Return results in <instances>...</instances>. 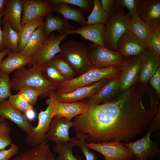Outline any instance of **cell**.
Returning a JSON list of instances; mask_svg holds the SVG:
<instances>
[{"label": "cell", "instance_id": "34", "mask_svg": "<svg viewBox=\"0 0 160 160\" xmlns=\"http://www.w3.org/2000/svg\"><path fill=\"white\" fill-rule=\"evenodd\" d=\"M52 6L59 4H71L77 6L84 12L92 11L93 5L91 0H49Z\"/></svg>", "mask_w": 160, "mask_h": 160}, {"label": "cell", "instance_id": "50", "mask_svg": "<svg viewBox=\"0 0 160 160\" xmlns=\"http://www.w3.org/2000/svg\"><path fill=\"white\" fill-rule=\"evenodd\" d=\"M49 159L50 160H55L54 155L51 150L49 153Z\"/></svg>", "mask_w": 160, "mask_h": 160}, {"label": "cell", "instance_id": "43", "mask_svg": "<svg viewBox=\"0 0 160 160\" xmlns=\"http://www.w3.org/2000/svg\"><path fill=\"white\" fill-rule=\"evenodd\" d=\"M8 149H3L0 151V160H9L12 156L16 155L19 147L16 145L12 143Z\"/></svg>", "mask_w": 160, "mask_h": 160}, {"label": "cell", "instance_id": "52", "mask_svg": "<svg viewBox=\"0 0 160 160\" xmlns=\"http://www.w3.org/2000/svg\"><path fill=\"white\" fill-rule=\"evenodd\" d=\"M150 160H154V158H152L151 159H150Z\"/></svg>", "mask_w": 160, "mask_h": 160}, {"label": "cell", "instance_id": "28", "mask_svg": "<svg viewBox=\"0 0 160 160\" xmlns=\"http://www.w3.org/2000/svg\"><path fill=\"white\" fill-rule=\"evenodd\" d=\"M47 39L42 26H41L35 30L25 47L19 53L25 56L33 57Z\"/></svg>", "mask_w": 160, "mask_h": 160}, {"label": "cell", "instance_id": "20", "mask_svg": "<svg viewBox=\"0 0 160 160\" xmlns=\"http://www.w3.org/2000/svg\"><path fill=\"white\" fill-rule=\"evenodd\" d=\"M0 117L11 121L26 134L33 127L25 114L14 108L6 100L0 102Z\"/></svg>", "mask_w": 160, "mask_h": 160}, {"label": "cell", "instance_id": "2", "mask_svg": "<svg viewBox=\"0 0 160 160\" xmlns=\"http://www.w3.org/2000/svg\"><path fill=\"white\" fill-rule=\"evenodd\" d=\"M121 67L111 66L105 68L93 66L82 75L66 80L57 87L55 94H64L100 80L120 76Z\"/></svg>", "mask_w": 160, "mask_h": 160}, {"label": "cell", "instance_id": "32", "mask_svg": "<svg viewBox=\"0 0 160 160\" xmlns=\"http://www.w3.org/2000/svg\"><path fill=\"white\" fill-rule=\"evenodd\" d=\"M74 146L70 141L56 144L52 148L53 151L57 154L55 160H81L80 156L74 155L73 150Z\"/></svg>", "mask_w": 160, "mask_h": 160}, {"label": "cell", "instance_id": "49", "mask_svg": "<svg viewBox=\"0 0 160 160\" xmlns=\"http://www.w3.org/2000/svg\"><path fill=\"white\" fill-rule=\"evenodd\" d=\"M10 51L9 49L6 48L0 52V65L4 57L7 55Z\"/></svg>", "mask_w": 160, "mask_h": 160}, {"label": "cell", "instance_id": "17", "mask_svg": "<svg viewBox=\"0 0 160 160\" xmlns=\"http://www.w3.org/2000/svg\"><path fill=\"white\" fill-rule=\"evenodd\" d=\"M140 64L137 80L140 83L146 84L160 66V56L148 49L139 56Z\"/></svg>", "mask_w": 160, "mask_h": 160}, {"label": "cell", "instance_id": "9", "mask_svg": "<svg viewBox=\"0 0 160 160\" xmlns=\"http://www.w3.org/2000/svg\"><path fill=\"white\" fill-rule=\"evenodd\" d=\"M44 111H41L38 116V123L36 126L27 134L25 140L26 143L32 147L45 142L48 141L46 135L51 121L55 116V111L50 105Z\"/></svg>", "mask_w": 160, "mask_h": 160}, {"label": "cell", "instance_id": "35", "mask_svg": "<svg viewBox=\"0 0 160 160\" xmlns=\"http://www.w3.org/2000/svg\"><path fill=\"white\" fill-rule=\"evenodd\" d=\"M151 31L148 40V49L160 56V26L151 28Z\"/></svg>", "mask_w": 160, "mask_h": 160}, {"label": "cell", "instance_id": "31", "mask_svg": "<svg viewBox=\"0 0 160 160\" xmlns=\"http://www.w3.org/2000/svg\"><path fill=\"white\" fill-rule=\"evenodd\" d=\"M93 5L90 14L86 20L87 25L102 24L105 25L111 14L105 12L102 7L100 0H93Z\"/></svg>", "mask_w": 160, "mask_h": 160}, {"label": "cell", "instance_id": "44", "mask_svg": "<svg viewBox=\"0 0 160 160\" xmlns=\"http://www.w3.org/2000/svg\"><path fill=\"white\" fill-rule=\"evenodd\" d=\"M150 85L159 97L160 95V67L149 81Z\"/></svg>", "mask_w": 160, "mask_h": 160}, {"label": "cell", "instance_id": "42", "mask_svg": "<svg viewBox=\"0 0 160 160\" xmlns=\"http://www.w3.org/2000/svg\"><path fill=\"white\" fill-rule=\"evenodd\" d=\"M74 146H79L83 153L86 160H96L97 157L93 153L89 150V148L85 145L86 142L83 140H77L75 137L72 138L70 141Z\"/></svg>", "mask_w": 160, "mask_h": 160}, {"label": "cell", "instance_id": "38", "mask_svg": "<svg viewBox=\"0 0 160 160\" xmlns=\"http://www.w3.org/2000/svg\"><path fill=\"white\" fill-rule=\"evenodd\" d=\"M11 131V126L5 119L0 122V151L13 143L10 136Z\"/></svg>", "mask_w": 160, "mask_h": 160}, {"label": "cell", "instance_id": "16", "mask_svg": "<svg viewBox=\"0 0 160 160\" xmlns=\"http://www.w3.org/2000/svg\"><path fill=\"white\" fill-rule=\"evenodd\" d=\"M138 14L151 28L160 26V0H139Z\"/></svg>", "mask_w": 160, "mask_h": 160}, {"label": "cell", "instance_id": "53", "mask_svg": "<svg viewBox=\"0 0 160 160\" xmlns=\"http://www.w3.org/2000/svg\"><path fill=\"white\" fill-rule=\"evenodd\" d=\"M2 51V50H1L0 49V52Z\"/></svg>", "mask_w": 160, "mask_h": 160}, {"label": "cell", "instance_id": "19", "mask_svg": "<svg viewBox=\"0 0 160 160\" xmlns=\"http://www.w3.org/2000/svg\"><path fill=\"white\" fill-rule=\"evenodd\" d=\"M66 32L68 35L72 34L79 35L83 38L90 41L92 43L106 47L104 24L87 25L67 31Z\"/></svg>", "mask_w": 160, "mask_h": 160}, {"label": "cell", "instance_id": "36", "mask_svg": "<svg viewBox=\"0 0 160 160\" xmlns=\"http://www.w3.org/2000/svg\"><path fill=\"white\" fill-rule=\"evenodd\" d=\"M50 62L58 69L66 80L71 79L74 75V71L72 67L60 57L55 56Z\"/></svg>", "mask_w": 160, "mask_h": 160}, {"label": "cell", "instance_id": "47", "mask_svg": "<svg viewBox=\"0 0 160 160\" xmlns=\"http://www.w3.org/2000/svg\"><path fill=\"white\" fill-rule=\"evenodd\" d=\"M28 120H32L36 117V113L33 109L27 111L24 114Z\"/></svg>", "mask_w": 160, "mask_h": 160}, {"label": "cell", "instance_id": "37", "mask_svg": "<svg viewBox=\"0 0 160 160\" xmlns=\"http://www.w3.org/2000/svg\"><path fill=\"white\" fill-rule=\"evenodd\" d=\"M18 91L19 95L33 106L36 104L39 97L43 94L41 90L30 87L22 88Z\"/></svg>", "mask_w": 160, "mask_h": 160}, {"label": "cell", "instance_id": "21", "mask_svg": "<svg viewBox=\"0 0 160 160\" xmlns=\"http://www.w3.org/2000/svg\"><path fill=\"white\" fill-rule=\"evenodd\" d=\"M119 76L111 79L96 94L89 97L88 105H97L108 102L119 94L120 90Z\"/></svg>", "mask_w": 160, "mask_h": 160}, {"label": "cell", "instance_id": "1", "mask_svg": "<svg viewBox=\"0 0 160 160\" xmlns=\"http://www.w3.org/2000/svg\"><path fill=\"white\" fill-rule=\"evenodd\" d=\"M154 91L140 83L108 102L88 105L87 111L74 119L76 137L86 143L128 142L147 132L160 110V107L145 105Z\"/></svg>", "mask_w": 160, "mask_h": 160}, {"label": "cell", "instance_id": "15", "mask_svg": "<svg viewBox=\"0 0 160 160\" xmlns=\"http://www.w3.org/2000/svg\"><path fill=\"white\" fill-rule=\"evenodd\" d=\"M111 79H103L91 84L78 88L68 93L55 94L56 100L64 102H74L89 98L98 91Z\"/></svg>", "mask_w": 160, "mask_h": 160}, {"label": "cell", "instance_id": "10", "mask_svg": "<svg viewBox=\"0 0 160 160\" xmlns=\"http://www.w3.org/2000/svg\"><path fill=\"white\" fill-rule=\"evenodd\" d=\"M49 94V98L46 100V103L54 109L55 116L56 117L63 118L71 121L73 118L85 113L88 109V105L85 102H60L55 99L54 91H50Z\"/></svg>", "mask_w": 160, "mask_h": 160}, {"label": "cell", "instance_id": "7", "mask_svg": "<svg viewBox=\"0 0 160 160\" xmlns=\"http://www.w3.org/2000/svg\"><path fill=\"white\" fill-rule=\"evenodd\" d=\"M68 35L66 32L57 36L52 33L27 65L29 68L35 64L42 66L50 62L60 53V43Z\"/></svg>", "mask_w": 160, "mask_h": 160}, {"label": "cell", "instance_id": "30", "mask_svg": "<svg viewBox=\"0 0 160 160\" xmlns=\"http://www.w3.org/2000/svg\"><path fill=\"white\" fill-rule=\"evenodd\" d=\"M44 18V17L38 18L22 25L18 32L19 37V52L25 47L35 30L42 25Z\"/></svg>", "mask_w": 160, "mask_h": 160}, {"label": "cell", "instance_id": "24", "mask_svg": "<svg viewBox=\"0 0 160 160\" xmlns=\"http://www.w3.org/2000/svg\"><path fill=\"white\" fill-rule=\"evenodd\" d=\"M7 55V57L3 60L1 63L0 71L8 74L15 70L25 67L32 58L11 51Z\"/></svg>", "mask_w": 160, "mask_h": 160}, {"label": "cell", "instance_id": "51", "mask_svg": "<svg viewBox=\"0 0 160 160\" xmlns=\"http://www.w3.org/2000/svg\"><path fill=\"white\" fill-rule=\"evenodd\" d=\"M4 119L0 117V122L3 121Z\"/></svg>", "mask_w": 160, "mask_h": 160}, {"label": "cell", "instance_id": "45", "mask_svg": "<svg viewBox=\"0 0 160 160\" xmlns=\"http://www.w3.org/2000/svg\"><path fill=\"white\" fill-rule=\"evenodd\" d=\"M102 7L104 10L111 14L114 9V0H101Z\"/></svg>", "mask_w": 160, "mask_h": 160}, {"label": "cell", "instance_id": "12", "mask_svg": "<svg viewBox=\"0 0 160 160\" xmlns=\"http://www.w3.org/2000/svg\"><path fill=\"white\" fill-rule=\"evenodd\" d=\"M23 11L21 25L52 12L49 0H22Z\"/></svg>", "mask_w": 160, "mask_h": 160}, {"label": "cell", "instance_id": "6", "mask_svg": "<svg viewBox=\"0 0 160 160\" xmlns=\"http://www.w3.org/2000/svg\"><path fill=\"white\" fill-rule=\"evenodd\" d=\"M155 128L153 121L146 134L141 138L134 142L123 143L133 155V160H148L160 157V139L153 140L150 139L151 135L154 132Z\"/></svg>", "mask_w": 160, "mask_h": 160}, {"label": "cell", "instance_id": "13", "mask_svg": "<svg viewBox=\"0 0 160 160\" xmlns=\"http://www.w3.org/2000/svg\"><path fill=\"white\" fill-rule=\"evenodd\" d=\"M140 64L139 56H132L124 58L121 67L119 76L121 91L126 90L135 85L137 80Z\"/></svg>", "mask_w": 160, "mask_h": 160}, {"label": "cell", "instance_id": "18", "mask_svg": "<svg viewBox=\"0 0 160 160\" xmlns=\"http://www.w3.org/2000/svg\"><path fill=\"white\" fill-rule=\"evenodd\" d=\"M148 49L145 45L140 41L127 30L121 36L117 44V52L124 58L140 56Z\"/></svg>", "mask_w": 160, "mask_h": 160}, {"label": "cell", "instance_id": "11", "mask_svg": "<svg viewBox=\"0 0 160 160\" xmlns=\"http://www.w3.org/2000/svg\"><path fill=\"white\" fill-rule=\"evenodd\" d=\"M89 47L91 60L94 66L101 68L122 66L124 58L117 52L92 43Z\"/></svg>", "mask_w": 160, "mask_h": 160}, {"label": "cell", "instance_id": "25", "mask_svg": "<svg viewBox=\"0 0 160 160\" xmlns=\"http://www.w3.org/2000/svg\"><path fill=\"white\" fill-rule=\"evenodd\" d=\"M128 30L147 46L151 28L139 17L138 14L130 16L127 23Z\"/></svg>", "mask_w": 160, "mask_h": 160}, {"label": "cell", "instance_id": "27", "mask_svg": "<svg viewBox=\"0 0 160 160\" xmlns=\"http://www.w3.org/2000/svg\"><path fill=\"white\" fill-rule=\"evenodd\" d=\"M53 12L60 15L67 20H71L79 23L81 26L87 25L84 12L79 8L61 4L53 6Z\"/></svg>", "mask_w": 160, "mask_h": 160}, {"label": "cell", "instance_id": "26", "mask_svg": "<svg viewBox=\"0 0 160 160\" xmlns=\"http://www.w3.org/2000/svg\"><path fill=\"white\" fill-rule=\"evenodd\" d=\"M48 141L32 147L25 149L13 160H50L49 153L51 150Z\"/></svg>", "mask_w": 160, "mask_h": 160}, {"label": "cell", "instance_id": "33", "mask_svg": "<svg viewBox=\"0 0 160 160\" xmlns=\"http://www.w3.org/2000/svg\"><path fill=\"white\" fill-rule=\"evenodd\" d=\"M42 73L47 80L55 84L57 87L66 80L58 69L50 62L42 66Z\"/></svg>", "mask_w": 160, "mask_h": 160}, {"label": "cell", "instance_id": "5", "mask_svg": "<svg viewBox=\"0 0 160 160\" xmlns=\"http://www.w3.org/2000/svg\"><path fill=\"white\" fill-rule=\"evenodd\" d=\"M130 17L123 8L114 6V9L105 24V47L117 52L118 41L127 30V23Z\"/></svg>", "mask_w": 160, "mask_h": 160}, {"label": "cell", "instance_id": "14", "mask_svg": "<svg viewBox=\"0 0 160 160\" xmlns=\"http://www.w3.org/2000/svg\"><path fill=\"white\" fill-rule=\"evenodd\" d=\"M75 124L74 121H71L63 118L54 116L52 119L49 130L47 133V140L56 144L70 141L72 138L69 136L70 129Z\"/></svg>", "mask_w": 160, "mask_h": 160}, {"label": "cell", "instance_id": "40", "mask_svg": "<svg viewBox=\"0 0 160 160\" xmlns=\"http://www.w3.org/2000/svg\"><path fill=\"white\" fill-rule=\"evenodd\" d=\"M8 100L14 108L25 114L28 111L33 109V106L18 94L11 95Z\"/></svg>", "mask_w": 160, "mask_h": 160}, {"label": "cell", "instance_id": "8", "mask_svg": "<svg viewBox=\"0 0 160 160\" xmlns=\"http://www.w3.org/2000/svg\"><path fill=\"white\" fill-rule=\"evenodd\" d=\"M89 149L102 154L105 160H131L134 155L121 142L115 140L100 143H86Z\"/></svg>", "mask_w": 160, "mask_h": 160}, {"label": "cell", "instance_id": "23", "mask_svg": "<svg viewBox=\"0 0 160 160\" xmlns=\"http://www.w3.org/2000/svg\"><path fill=\"white\" fill-rule=\"evenodd\" d=\"M45 17L41 26L47 39L54 31H57L61 34L76 28L70 24L67 20L59 16H55L51 13L47 15Z\"/></svg>", "mask_w": 160, "mask_h": 160}, {"label": "cell", "instance_id": "4", "mask_svg": "<svg viewBox=\"0 0 160 160\" xmlns=\"http://www.w3.org/2000/svg\"><path fill=\"white\" fill-rule=\"evenodd\" d=\"M60 57L73 69L81 72L94 66L90 59L89 47L85 43L69 39L60 45Z\"/></svg>", "mask_w": 160, "mask_h": 160}, {"label": "cell", "instance_id": "3", "mask_svg": "<svg viewBox=\"0 0 160 160\" xmlns=\"http://www.w3.org/2000/svg\"><path fill=\"white\" fill-rule=\"evenodd\" d=\"M11 88L19 91L24 87H30L41 91L43 94L53 90L57 86L47 80L42 73V66L34 64L26 69L17 70L10 79Z\"/></svg>", "mask_w": 160, "mask_h": 160}, {"label": "cell", "instance_id": "48", "mask_svg": "<svg viewBox=\"0 0 160 160\" xmlns=\"http://www.w3.org/2000/svg\"><path fill=\"white\" fill-rule=\"evenodd\" d=\"M8 0H0V14L4 13Z\"/></svg>", "mask_w": 160, "mask_h": 160}, {"label": "cell", "instance_id": "41", "mask_svg": "<svg viewBox=\"0 0 160 160\" xmlns=\"http://www.w3.org/2000/svg\"><path fill=\"white\" fill-rule=\"evenodd\" d=\"M139 2V0H114V6L126 8L130 16H133L138 14Z\"/></svg>", "mask_w": 160, "mask_h": 160}, {"label": "cell", "instance_id": "39", "mask_svg": "<svg viewBox=\"0 0 160 160\" xmlns=\"http://www.w3.org/2000/svg\"><path fill=\"white\" fill-rule=\"evenodd\" d=\"M9 75L0 71V102L6 100L12 95L10 79Z\"/></svg>", "mask_w": 160, "mask_h": 160}, {"label": "cell", "instance_id": "29", "mask_svg": "<svg viewBox=\"0 0 160 160\" xmlns=\"http://www.w3.org/2000/svg\"><path fill=\"white\" fill-rule=\"evenodd\" d=\"M2 29L4 43L6 48L15 53H19V33L7 22L3 24Z\"/></svg>", "mask_w": 160, "mask_h": 160}, {"label": "cell", "instance_id": "22", "mask_svg": "<svg viewBox=\"0 0 160 160\" xmlns=\"http://www.w3.org/2000/svg\"><path fill=\"white\" fill-rule=\"evenodd\" d=\"M23 11L22 0H8L1 23H8L14 29L19 32L22 26Z\"/></svg>", "mask_w": 160, "mask_h": 160}, {"label": "cell", "instance_id": "46", "mask_svg": "<svg viewBox=\"0 0 160 160\" xmlns=\"http://www.w3.org/2000/svg\"><path fill=\"white\" fill-rule=\"evenodd\" d=\"M4 12L0 14V49L2 51L6 49L4 43L2 31L1 28V21L2 17L4 15Z\"/></svg>", "mask_w": 160, "mask_h": 160}]
</instances>
